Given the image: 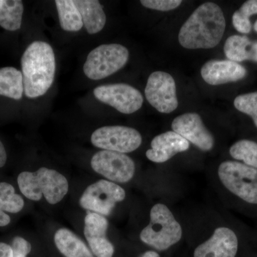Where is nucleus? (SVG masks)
<instances>
[{
  "instance_id": "1",
  "label": "nucleus",
  "mask_w": 257,
  "mask_h": 257,
  "mask_svg": "<svg viewBox=\"0 0 257 257\" xmlns=\"http://www.w3.org/2000/svg\"><path fill=\"white\" fill-rule=\"evenodd\" d=\"M226 20L219 5L206 3L194 10L179 30L178 40L189 50L212 49L224 36Z\"/></svg>"
},
{
  "instance_id": "2",
  "label": "nucleus",
  "mask_w": 257,
  "mask_h": 257,
  "mask_svg": "<svg viewBox=\"0 0 257 257\" xmlns=\"http://www.w3.org/2000/svg\"><path fill=\"white\" fill-rule=\"evenodd\" d=\"M21 65L25 96L34 99L46 94L55 76V55L52 47L47 42H32L24 52Z\"/></svg>"
},
{
  "instance_id": "3",
  "label": "nucleus",
  "mask_w": 257,
  "mask_h": 257,
  "mask_svg": "<svg viewBox=\"0 0 257 257\" xmlns=\"http://www.w3.org/2000/svg\"><path fill=\"white\" fill-rule=\"evenodd\" d=\"M18 183L20 192L32 201L42 197L50 204L60 203L69 192L67 178L58 171L41 167L36 172H23L19 175Z\"/></svg>"
},
{
  "instance_id": "4",
  "label": "nucleus",
  "mask_w": 257,
  "mask_h": 257,
  "mask_svg": "<svg viewBox=\"0 0 257 257\" xmlns=\"http://www.w3.org/2000/svg\"><path fill=\"white\" fill-rule=\"evenodd\" d=\"M182 229L172 211L164 204H156L150 211V221L140 233V239L158 251H165L179 242Z\"/></svg>"
},
{
  "instance_id": "5",
  "label": "nucleus",
  "mask_w": 257,
  "mask_h": 257,
  "mask_svg": "<svg viewBox=\"0 0 257 257\" xmlns=\"http://www.w3.org/2000/svg\"><path fill=\"white\" fill-rule=\"evenodd\" d=\"M218 176L231 195L243 204L257 206V169L237 161H225L219 165Z\"/></svg>"
},
{
  "instance_id": "6",
  "label": "nucleus",
  "mask_w": 257,
  "mask_h": 257,
  "mask_svg": "<svg viewBox=\"0 0 257 257\" xmlns=\"http://www.w3.org/2000/svg\"><path fill=\"white\" fill-rule=\"evenodd\" d=\"M130 52L119 44H104L91 51L84 64V74L99 80L116 73L126 64Z\"/></svg>"
},
{
  "instance_id": "7",
  "label": "nucleus",
  "mask_w": 257,
  "mask_h": 257,
  "mask_svg": "<svg viewBox=\"0 0 257 257\" xmlns=\"http://www.w3.org/2000/svg\"><path fill=\"white\" fill-rule=\"evenodd\" d=\"M125 197L126 192L119 184L101 179L88 186L79 204L83 209L105 216L110 215L116 204L124 201Z\"/></svg>"
},
{
  "instance_id": "8",
  "label": "nucleus",
  "mask_w": 257,
  "mask_h": 257,
  "mask_svg": "<svg viewBox=\"0 0 257 257\" xmlns=\"http://www.w3.org/2000/svg\"><path fill=\"white\" fill-rule=\"evenodd\" d=\"M91 143L102 150L126 154L138 150L143 143V138L134 128L106 126L96 128L91 136Z\"/></svg>"
},
{
  "instance_id": "9",
  "label": "nucleus",
  "mask_w": 257,
  "mask_h": 257,
  "mask_svg": "<svg viewBox=\"0 0 257 257\" xmlns=\"http://www.w3.org/2000/svg\"><path fill=\"white\" fill-rule=\"evenodd\" d=\"M92 170L106 180L114 183L130 182L135 176V164L126 154L101 150L94 154L91 160Z\"/></svg>"
},
{
  "instance_id": "10",
  "label": "nucleus",
  "mask_w": 257,
  "mask_h": 257,
  "mask_svg": "<svg viewBox=\"0 0 257 257\" xmlns=\"http://www.w3.org/2000/svg\"><path fill=\"white\" fill-rule=\"evenodd\" d=\"M145 94L148 102L159 112L170 114L178 107L175 80L167 72L157 71L150 74Z\"/></svg>"
},
{
  "instance_id": "11",
  "label": "nucleus",
  "mask_w": 257,
  "mask_h": 257,
  "mask_svg": "<svg viewBox=\"0 0 257 257\" xmlns=\"http://www.w3.org/2000/svg\"><path fill=\"white\" fill-rule=\"evenodd\" d=\"M94 95L101 102L125 114H133L140 110L144 102L142 93L124 83L99 86L94 89Z\"/></svg>"
},
{
  "instance_id": "12",
  "label": "nucleus",
  "mask_w": 257,
  "mask_h": 257,
  "mask_svg": "<svg viewBox=\"0 0 257 257\" xmlns=\"http://www.w3.org/2000/svg\"><path fill=\"white\" fill-rule=\"evenodd\" d=\"M172 128L175 133L202 151H210L214 147V137L197 113L179 115L172 121Z\"/></svg>"
},
{
  "instance_id": "13",
  "label": "nucleus",
  "mask_w": 257,
  "mask_h": 257,
  "mask_svg": "<svg viewBox=\"0 0 257 257\" xmlns=\"http://www.w3.org/2000/svg\"><path fill=\"white\" fill-rule=\"evenodd\" d=\"M239 238L231 228H216L212 236L194 250V257H236Z\"/></svg>"
},
{
  "instance_id": "14",
  "label": "nucleus",
  "mask_w": 257,
  "mask_h": 257,
  "mask_svg": "<svg viewBox=\"0 0 257 257\" xmlns=\"http://www.w3.org/2000/svg\"><path fill=\"white\" fill-rule=\"evenodd\" d=\"M109 223L105 216L88 212L84 218V234L92 253L96 257H112L114 247L108 239Z\"/></svg>"
},
{
  "instance_id": "15",
  "label": "nucleus",
  "mask_w": 257,
  "mask_h": 257,
  "mask_svg": "<svg viewBox=\"0 0 257 257\" xmlns=\"http://www.w3.org/2000/svg\"><path fill=\"white\" fill-rule=\"evenodd\" d=\"M246 74L247 71L244 67L230 60H209L201 69L204 82L213 86L237 82L244 78Z\"/></svg>"
},
{
  "instance_id": "16",
  "label": "nucleus",
  "mask_w": 257,
  "mask_h": 257,
  "mask_svg": "<svg viewBox=\"0 0 257 257\" xmlns=\"http://www.w3.org/2000/svg\"><path fill=\"white\" fill-rule=\"evenodd\" d=\"M188 141L174 131L166 132L152 140L151 149L147 150L146 156L155 163H164L177 154L188 150Z\"/></svg>"
},
{
  "instance_id": "17",
  "label": "nucleus",
  "mask_w": 257,
  "mask_h": 257,
  "mask_svg": "<svg viewBox=\"0 0 257 257\" xmlns=\"http://www.w3.org/2000/svg\"><path fill=\"white\" fill-rule=\"evenodd\" d=\"M74 4L82 17L83 25L88 33L94 35L105 26L106 17L97 0H74Z\"/></svg>"
},
{
  "instance_id": "18",
  "label": "nucleus",
  "mask_w": 257,
  "mask_h": 257,
  "mask_svg": "<svg viewBox=\"0 0 257 257\" xmlns=\"http://www.w3.org/2000/svg\"><path fill=\"white\" fill-rule=\"evenodd\" d=\"M224 52L230 61L238 63L249 60L257 63V41H251L247 37L232 35L228 37Z\"/></svg>"
},
{
  "instance_id": "19",
  "label": "nucleus",
  "mask_w": 257,
  "mask_h": 257,
  "mask_svg": "<svg viewBox=\"0 0 257 257\" xmlns=\"http://www.w3.org/2000/svg\"><path fill=\"white\" fill-rule=\"evenodd\" d=\"M55 246L64 257H94L82 239L67 228L56 231Z\"/></svg>"
},
{
  "instance_id": "20",
  "label": "nucleus",
  "mask_w": 257,
  "mask_h": 257,
  "mask_svg": "<svg viewBox=\"0 0 257 257\" xmlns=\"http://www.w3.org/2000/svg\"><path fill=\"white\" fill-rule=\"evenodd\" d=\"M24 92L23 73L13 67L0 69V95L20 100Z\"/></svg>"
},
{
  "instance_id": "21",
  "label": "nucleus",
  "mask_w": 257,
  "mask_h": 257,
  "mask_svg": "<svg viewBox=\"0 0 257 257\" xmlns=\"http://www.w3.org/2000/svg\"><path fill=\"white\" fill-rule=\"evenodd\" d=\"M23 12L20 0H0V26L8 31L20 30Z\"/></svg>"
},
{
  "instance_id": "22",
  "label": "nucleus",
  "mask_w": 257,
  "mask_h": 257,
  "mask_svg": "<svg viewBox=\"0 0 257 257\" xmlns=\"http://www.w3.org/2000/svg\"><path fill=\"white\" fill-rule=\"evenodd\" d=\"M61 28L64 31L78 32L84 26L82 17L72 0L55 1Z\"/></svg>"
},
{
  "instance_id": "23",
  "label": "nucleus",
  "mask_w": 257,
  "mask_h": 257,
  "mask_svg": "<svg viewBox=\"0 0 257 257\" xmlns=\"http://www.w3.org/2000/svg\"><path fill=\"white\" fill-rule=\"evenodd\" d=\"M229 154L234 160L257 169V143L241 140L230 147Z\"/></svg>"
},
{
  "instance_id": "24",
  "label": "nucleus",
  "mask_w": 257,
  "mask_h": 257,
  "mask_svg": "<svg viewBox=\"0 0 257 257\" xmlns=\"http://www.w3.org/2000/svg\"><path fill=\"white\" fill-rule=\"evenodd\" d=\"M25 201L15 193L14 187L7 182H0V210L17 214L23 210Z\"/></svg>"
},
{
  "instance_id": "25",
  "label": "nucleus",
  "mask_w": 257,
  "mask_h": 257,
  "mask_svg": "<svg viewBox=\"0 0 257 257\" xmlns=\"http://www.w3.org/2000/svg\"><path fill=\"white\" fill-rule=\"evenodd\" d=\"M257 14V0L245 2L239 10L232 16V23L236 31L242 34H248L251 30L249 18Z\"/></svg>"
},
{
  "instance_id": "26",
  "label": "nucleus",
  "mask_w": 257,
  "mask_h": 257,
  "mask_svg": "<svg viewBox=\"0 0 257 257\" xmlns=\"http://www.w3.org/2000/svg\"><path fill=\"white\" fill-rule=\"evenodd\" d=\"M234 105L237 110L251 116L257 127V92L236 96Z\"/></svg>"
},
{
  "instance_id": "27",
  "label": "nucleus",
  "mask_w": 257,
  "mask_h": 257,
  "mask_svg": "<svg viewBox=\"0 0 257 257\" xmlns=\"http://www.w3.org/2000/svg\"><path fill=\"white\" fill-rule=\"evenodd\" d=\"M140 3L148 9L168 12L177 9L182 3V0H142Z\"/></svg>"
},
{
  "instance_id": "28",
  "label": "nucleus",
  "mask_w": 257,
  "mask_h": 257,
  "mask_svg": "<svg viewBox=\"0 0 257 257\" xmlns=\"http://www.w3.org/2000/svg\"><path fill=\"white\" fill-rule=\"evenodd\" d=\"M13 257H27L32 250L31 243L20 236H16L12 243Z\"/></svg>"
},
{
  "instance_id": "29",
  "label": "nucleus",
  "mask_w": 257,
  "mask_h": 257,
  "mask_svg": "<svg viewBox=\"0 0 257 257\" xmlns=\"http://www.w3.org/2000/svg\"><path fill=\"white\" fill-rule=\"evenodd\" d=\"M0 257H13V250L8 243L0 242Z\"/></svg>"
},
{
  "instance_id": "30",
  "label": "nucleus",
  "mask_w": 257,
  "mask_h": 257,
  "mask_svg": "<svg viewBox=\"0 0 257 257\" xmlns=\"http://www.w3.org/2000/svg\"><path fill=\"white\" fill-rule=\"evenodd\" d=\"M7 159L8 156H7L6 150L3 143L0 141V168L4 167L6 164Z\"/></svg>"
},
{
  "instance_id": "31",
  "label": "nucleus",
  "mask_w": 257,
  "mask_h": 257,
  "mask_svg": "<svg viewBox=\"0 0 257 257\" xmlns=\"http://www.w3.org/2000/svg\"><path fill=\"white\" fill-rule=\"evenodd\" d=\"M11 218L5 211L0 210V226H5L10 224Z\"/></svg>"
},
{
  "instance_id": "32",
  "label": "nucleus",
  "mask_w": 257,
  "mask_h": 257,
  "mask_svg": "<svg viewBox=\"0 0 257 257\" xmlns=\"http://www.w3.org/2000/svg\"><path fill=\"white\" fill-rule=\"evenodd\" d=\"M140 257H160V254L155 251H147Z\"/></svg>"
},
{
  "instance_id": "33",
  "label": "nucleus",
  "mask_w": 257,
  "mask_h": 257,
  "mask_svg": "<svg viewBox=\"0 0 257 257\" xmlns=\"http://www.w3.org/2000/svg\"><path fill=\"white\" fill-rule=\"evenodd\" d=\"M253 29H254L255 31L257 32V20L256 23H254V25H253Z\"/></svg>"
}]
</instances>
